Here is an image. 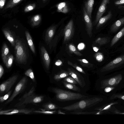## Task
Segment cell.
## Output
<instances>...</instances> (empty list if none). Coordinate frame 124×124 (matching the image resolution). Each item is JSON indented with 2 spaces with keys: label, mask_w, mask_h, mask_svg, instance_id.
I'll return each mask as SVG.
<instances>
[{
  "label": "cell",
  "mask_w": 124,
  "mask_h": 124,
  "mask_svg": "<svg viewBox=\"0 0 124 124\" xmlns=\"http://www.w3.org/2000/svg\"><path fill=\"white\" fill-rule=\"evenodd\" d=\"M18 77V75H14L2 83L0 86V93L8 92L16 82Z\"/></svg>",
  "instance_id": "cell-7"
},
{
  "label": "cell",
  "mask_w": 124,
  "mask_h": 124,
  "mask_svg": "<svg viewBox=\"0 0 124 124\" xmlns=\"http://www.w3.org/2000/svg\"><path fill=\"white\" fill-rule=\"evenodd\" d=\"M105 99L103 96L93 95L70 105L61 107V109L66 111H84L90 108H95L103 103Z\"/></svg>",
  "instance_id": "cell-1"
},
{
  "label": "cell",
  "mask_w": 124,
  "mask_h": 124,
  "mask_svg": "<svg viewBox=\"0 0 124 124\" xmlns=\"http://www.w3.org/2000/svg\"><path fill=\"white\" fill-rule=\"evenodd\" d=\"M28 44L32 52L34 53H35V47L32 38L29 32L26 31L25 32Z\"/></svg>",
  "instance_id": "cell-23"
},
{
  "label": "cell",
  "mask_w": 124,
  "mask_h": 124,
  "mask_svg": "<svg viewBox=\"0 0 124 124\" xmlns=\"http://www.w3.org/2000/svg\"><path fill=\"white\" fill-rule=\"evenodd\" d=\"M41 55L44 64L46 69L49 68L50 60L49 56L44 47L42 46L40 49Z\"/></svg>",
  "instance_id": "cell-12"
},
{
  "label": "cell",
  "mask_w": 124,
  "mask_h": 124,
  "mask_svg": "<svg viewBox=\"0 0 124 124\" xmlns=\"http://www.w3.org/2000/svg\"></svg>",
  "instance_id": "cell-53"
},
{
  "label": "cell",
  "mask_w": 124,
  "mask_h": 124,
  "mask_svg": "<svg viewBox=\"0 0 124 124\" xmlns=\"http://www.w3.org/2000/svg\"><path fill=\"white\" fill-rule=\"evenodd\" d=\"M69 76L73 78L77 82L83 91L85 93L88 90L89 85V79L85 78L80 73L71 68L67 69Z\"/></svg>",
  "instance_id": "cell-5"
},
{
  "label": "cell",
  "mask_w": 124,
  "mask_h": 124,
  "mask_svg": "<svg viewBox=\"0 0 124 124\" xmlns=\"http://www.w3.org/2000/svg\"><path fill=\"white\" fill-rule=\"evenodd\" d=\"M112 16V14L111 11H109L108 14L105 16L101 17L99 20L97 25V28L99 27L105 23L107 20L110 19Z\"/></svg>",
  "instance_id": "cell-24"
},
{
  "label": "cell",
  "mask_w": 124,
  "mask_h": 124,
  "mask_svg": "<svg viewBox=\"0 0 124 124\" xmlns=\"http://www.w3.org/2000/svg\"><path fill=\"white\" fill-rule=\"evenodd\" d=\"M114 4L116 5H119L124 4V0H117L115 2Z\"/></svg>",
  "instance_id": "cell-43"
},
{
  "label": "cell",
  "mask_w": 124,
  "mask_h": 124,
  "mask_svg": "<svg viewBox=\"0 0 124 124\" xmlns=\"http://www.w3.org/2000/svg\"><path fill=\"white\" fill-rule=\"evenodd\" d=\"M84 47L85 45L82 43L79 44L78 46V48L79 50H82Z\"/></svg>",
  "instance_id": "cell-46"
},
{
  "label": "cell",
  "mask_w": 124,
  "mask_h": 124,
  "mask_svg": "<svg viewBox=\"0 0 124 124\" xmlns=\"http://www.w3.org/2000/svg\"><path fill=\"white\" fill-rule=\"evenodd\" d=\"M110 0H103L97 13L95 20V23L98 22L107 8V5L109 3Z\"/></svg>",
  "instance_id": "cell-10"
},
{
  "label": "cell",
  "mask_w": 124,
  "mask_h": 124,
  "mask_svg": "<svg viewBox=\"0 0 124 124\" xmlns=\"http://www.w3.org/2000/svg\"><path fill=\"white\" fill-rule=\"evenodd\" d=\"M124 63V54L113 60L101 68L99 71L100 77L114 70Z\"/></svg>",
  "instance_id": "cell-4"
},
{
  "label": "cell",
  "mask_w": 124,
  "mask_h": 124,
  "mask_svg": "<svg viewBox=\"0 0 124 124\" xmlns=\"http://www.w3.org/2000/svg\"><path fill=\"white\" fill-rule=\"evenodd\" d=\"M52 91L55 94L57 100L61 102L81 100L93 95L86 93L72 92L57 88H53Z\"/></svg>",
  "instance_id": "cell-3"
},
{
  "label": "cell",
  "mask_w": 124,
  "mask_h": 124,
  "mask_svg": "<svg viewBox=\"0 0 124 124\" xmlns=\"http://www.w3.org/2000/svg\"><path fill=\"white\" fill-rule=\"evenodd\" d=\"M44 107L46 110H52L54 109H61V107L52 103H50L45 105Z\"/></svg>",
  "instance_id": "cell-27"
},
{
  "label": "cell",
  "mask_w": 124,
  "mask_h": 124,
  "mask_svg": "<svg viewBox=\"0 0 124 124\" xmlns=\"http://www.w3.org/2000/svg\"><path fill=\"white\" fill-rule=\"evenodd\" d=\"M34 87H32L30 90L29 92L28 93L26 94L25 95H24L23 97L22 98L20 99V100H21L23 99H24L28 97L29 96L32 95L34 92Z\"/></svg>",
  "instance_id": "cell-41"
},
{
  "label": "cell",
  "mask_w": 124,
  "mask_h": 124,
  "mask_svg": "<svg viewBox=\"0 0 124 124\" xmlns=\"http://www.w3.org/2000/svg\"><path fill=\"white\" fill-rule=\"evenodd\" d=\"M94 0H88L85 3V8L89 17L91 18V14Z\"/></svg>",
  "instance_id": "cell-20"
},
{
  "label": "cell",
  "mask_w": 124,
  "mask_h": 124,
  "mask_svg": "<svg viewBox=\"0 0 124 124\" xmlns=\"http://www.w3.org/2000/svg\"><path fill=\"white\" fill-rule=\"evenodd\" d=\"M124 24V17L116 21L111 26V31L113 32L117 31L119 28Z\"/></svg>",
  "instance_id": "cell-18"
},
{
  "label": "cell",
  "mask_w": 124,
  "mask_h": 124,
  "mask_svg": "<svg viewBox=\"0 0 124 124\" xmlns=\"http://www.w3.org/2000/svg\"><path fill=\"white\" fill-rule=\"evenodd\" d=\"M62 81L78 85L76 81L73 78L70 76H68L64 78Z\"/></svg>",
  "instance_id": "cell-32"
},
{
  "label": "cell",
  "mask_w": 124,
  "mask_h": 124,
  "mask_svg": "<svg viewBox=\"0 0 124 124\" xmlns=\"http://www.w3.org/2000/svg\"><path fill=\"white\" fill-rule=\"evenodd\" d=\"M83 14L87 31L90 37H91L92 36V24L90 18L88 14L85 7L83 8Z\"/></svg>",
  "instance_id": "cell-11"
},
{
  "label": "cell",
  "mask_w": 124,
  "mask_h": 124,
  "mask_svg": "<svg viewBox=\"0 0 124 124\" xmlns=\"http://www.w3.org/2000/svg\"><path fill=\"white\" fill-rule=\"evenodd\" d=\"M62 64V62L61 61L58 60H57L55 62V64L57 66H60Z\"/></svg>",
  "instance_id": "cell-47"
},
{
  "label": "cell",
  "mask_w": 124,
  "mask_h": 124,
  "mask_svg": "<svg viewBox=\"0 0 124 124\" xmlns=\"http://www.w3.org/2000/svg\"><path fill=\"white\" fill-rule=\"evenodd\" d=\"M25 75L30 78L33 81L35 79L33 73L31 69H29L27 70L25 73Z\"/></svg>",
  "instance_id": "cell-35"
},
{
  "label": "cell",
  "mask_w": 124,
  "mask_h": 124,
  "mask_svg": "<svg viewBox=\"0 0 124 124\" xmlns=\"http://www.w3.org/2000/svg\"><path fill=\"white\" fill-rule=\"evenodd\" d=\"M36 6V4L35 3L27 5L24 8V12H27L33 10L35 8Z\"/></svg>",
  "instance_id": "cell-37"
},
{
  "label": "cell",
  "mask_w": 124,
  "mask_h": 124,
  "mask_svg": "<svg viewBox=\"0 0 124 124\" xmlns=\"http://www.w3.org/2000/svg\"><path fill=\"white\" fill-rule=\"evenodd\" d=\"M105 39L104 38H99L96 39L95 42L100 45H101L105 43Z\"/></svg>",
  "instance_id": "cell-42"
},
{
  "label": "cell",
  "mask_w": 124,
  "mask_h": 124,
  "mask_svg": "<svg viewBox=\"0 0 124 124\" xmlns=\"http://www.w3.org/2000/svg\"><path fill=\"white\" fill-rule=\"evenodd\" d=\"M4 72V69L2 66L0 65V78L2 76Z\"/></svg>",
  "instance_id": "cell-44"
},
{
  "label": "cell",
  "mask_w": 124,
  "mask_h": 124,
  "mask_svg": "<svg viewBox=\"0 0 124 124\" xmlns=\"http://www.w3.org/2000/svg\"><path fill=\"white\" fill-rule=\"evenodd\" d=\"M95 88L97 90L107 87H113L120 90L124 88V74L122 72L100 77L96 80Z\"/></svg>",
  "instance_id": "cell-2"
},
{
  "label": "cell",
  "mask_w": 124,
  "mask_h": 124,
  "mask_svg": "<svg viewBox=\"0 0 124 124\" xmlns=\"http://www.w3.org/2000/svg\"><path fill=\"white\" fill-rule=\"evenodd\" d=\"M31 97L28 100V103H38L41 102L43 99L42 96H38Z\"/></svg>",
  "instance_id": "cell-31"
},
{
  "label": "cell",
  "mask_w": 124,
  "mask_h": 124,
  "mask_svg": "<svg viewBox=\"0 0 124 124\" xmlns=\"http://www.w3.org/2000/svg\"><path fill=\"white\" fill-rule=\"evenodd\" d=\"M61 82L65 87L67 89L79 93H84L80 87L76 85L68 83L63 81H62Z\"/></svg>",
  "instance_id": "cell-15"
},
{
  "label": "cell",
  "mask_w": 124,
  "mask_h": 124,
  "mask_svg": "<svg viewBox=\"0 0 124 124\" xmlns=\"http://www.w3.org/2000/svg\"><path fill=\"white\" fill-rule=\"evenodd\" d=\"M124 35V27L113 38L110 43V46H113Z\"/></svg>",
  "instance_id": "cell-21"
},
{
  "label": "cell",
  "mask_w": 124,
  "mask_h": 124,
  "mask_svg": "<svg viewBox=\"0 0 124 124\" xmlns=\"http://www.w3.org/2000/svg\"><path fill=\"white\" fill-rule=\"evenodd\" d=\"M58 114H66L63 112H62L60 110H59L58 111Z\"/></svg>",
  "instance_id": "cell-49"
},
{
  "label": "cell",
  "mask_w": 124,
  "mask_h": 124,
  "mask_svg": "<svg viewBox=\"0 0 124 124\" xmlns=\"http://www.w3.org/2000/svg\"><path fill=\"white\" fill-rule=\"evenodd\" d=\"M93 49L94 51L95 52H97L99 50V48L96 47H93Z\"/></svg>",
  "instance_id": "cell-48"
},
{
  "label": "cell",
  "mask_w": 124,
  "mask_h": 124,
  "mask_svg": "<svg viewBox=\"0 0 124 124\" xmlns=\"http://www.w3.org/2000/svg\"><path fill=\"white\" fill-rule=\"evenodd\" d=\"M31 110L26 109H16L12 110L11 111L8 112L3 113L1 115H9L19 113H23L25 114H28L31 112Z\"/></svg>",
  "instance_id": "cell-22"
},
{
  "label": "cell",
  "mask_w": 124,
  "mask_h": 124,
  "mask_svg": "<svg viewBox=\"0 0 124 124\" xmlns=\"http://www.w3.org/2000/svg\"><path fill=\"white\" fill-rule=\"evenodd\" d=\"M94 57L96 60L99 62L102 61L103 59V56L102 54L98 52L94 55Z\"/></svg>",
  "instance_id": "cell-39"
},
{
  "label": "cell",
  "mask_w": 124,
  "mask_h": 124,
  "mask_svg": "<svg viewBox=\"0 0 124 124\" xmlns=\"http://www.w3.org/2000/svg\"><path fill=\"white\" fill-rule=\"evenodd\" d=\"M26 78L23 77L15 87L14 92L10 98L6 102L8 103L12 101L14 98L24 89L26 83Z\"/></svg>",
  "instance_id": "cell-8"
},
{
  "label": "cell",
  "mask_w": 124,
  "mask_h": 124,
  "mask_svg": "<svg viewBox=\"0 0 124 124\" xmlns=\"http://www.w3.org/2000/svg\"><path fill=\"white\" fill-rule=\"evenodd\" d=\"M9 50L6 44L4 43L1 50V56L4 63L5 64V62L7 56L8 55Z\"/></svg>",
  "instance_id": "cell-26"
},
{
  "label": "cell",
  "mask_w": 124,
  "mask_h": 124,
  "mask_svg": "<svg viewBox=\"0 0 124 124\" xmlns=\"http://www.w3.org/2000/svg\"><path fill=\"white\" fill-rule=\"evenodd\" d=\"M56 7L57 8V11L58 12L66 13L69 11L67 4L65 2H61L57 4Z\"/></svg>",
  "instance_id": "cell-19"
},
{
  "label": "cell",
  "mask_w": 124,
  "mask_h": 124,
  "mask_svg": "<svg viewBox=\"0 0 124 124\" xmlns=\"http://www.w3.org/2000/svg\"><path fill=\"white\" fill-rule=\"evenodd\" d=\"M119 114H124V113H120Z\"/></svg>",
  "instance_id": "cell-51"
},
{
  "label": "cell",
  "mask_w": 124,
  "mask_h": 124,
  "mask_svg": "<svg viewBox=\"0 0 124 124\" xmlns=\"http://www.w3.org/2000/svg\"><path fill=\"white\" fill-rule=\"evenodd\" d=\"M14 57L12 54L8 55L6 59L5 65L7 68H9L11 66L13 63Z\"/></svg>",
  "instance_id": "cell-29"
},
{
  "label": "cell",
  "mask_w": 124,
  "mask_h": 124,
  "mask_svg": "<svg viewBox=\"0 0 124 124\" xmlns=\"http://www.w3.org/2000/svg\"><path fill=\"white\" fill-rule=\"evenodd\" d=\"M120 90L118 88L113 87H107L98 90V91L105 95L110 97Z\"/></svg>",
  "instance_id": "cell-13"
},
{
  "label": "cell",
  "mask_w": 124,
  "mask_h": 124,
  "mask_svg": "<svg viewBox=\"0 0 124 124\" xmlns=\"http://www.w3.org/2000/svg\"><path fill=\"white\" fill-rule=\"evenodd\" d=\"M15 49L17 62L19 63L25 64L27 58L26 52L22 42L18 39L15 40Z\"/></svg>",
  "instance_id": "cell-6"
},
{
  "label": "cell",
  "mask_w": 124,
  "mask_h": 124,
  "mask_svg": "<svg viewBox=\"0 0 124 124\" xmlns=\"http://www.w3.org/2000/svg\"><path fill=\"white\" fill-rule=\"evenodd\" d=\"M41 16L40 15L38 14L33 16L31 19L30 23L32 27H34L38 25L41 20Z\"/></svg>",
  "instance_id": "cell-25"
},
{
  "label": "cell",
  "mask_w": 124,
  "mask_h": 124,
  "mask_svg": "<svg viewBox=\"0 0 124 124\" xmlns=\"http://www.w3.org/2000/svg\"><path fill=\"white\" fill-rule=\"evenodd\" d=\"M120 7V8H122L123 9H124V6H121Z\"/></svg>",
  "instance_id": "cell-50"
},
{
  "label": "cell",
  "mask_w": 124,
  "mask_h": 124,
  "mask_svg": "<svg viewBox=\"0 0 124 124\" xmlns=\"http://www.w3.org/2000/svg\"><path fill=\"white\" fill-rule=\"evenodd\" d=\"M11 92V91L8 92L6 94L3 96L0 97V101L2 102L6 100L10 95Z\"/></svg>",
  "instance_id": "cell-40"
},
{
  "label": "cell",
  "mask_w": 124,
  "mask_h": 124,
  "mask_svg": "<svg viewBox=\"0 0 124 124\" xmlns=\"http://www.w3.org/2000/svg\"><path fill=\"white\" fill-rule=\"evenodd\" d=\"M56 25H53L50 27L46 31L45 36V41L47 43H49L53 38L56 28Z\"/></svg>",
  "instance_id": "cell-14"
},
{
  "label": "cell",
  "mask_w": 124,
  "mask_h": 124,
  "mask_svg": "<svg viewBox=\"0 0 124 124\" xmlns=\"http://www.w3.org/2000/svg\"><path fill=\"white\" fill-rule=\"evenodd\" d=\"M69 76L68 71L62 70L55 74L54 77V79L57 82L62 81L63 79Z\"/></svg>",
  "instance_id": "cell-17"
},
{
  "label": "cell",
  "mask_w": 124,
  "mask_h": 124,
  "mask_svg": "<svg viewBox=\"0 0 124 124\" xmlns=\"http://www.w3.org/2000/svg\"><path fill=\"white\" fill-rule=\"evenodd\" d=\"M69 48L70 50L77 55L81 56L82 54L78 51L75 47L72 44H70L69 45Z\"/></svg>",
  "instance_id": "cell-34"
},
{
  "label": "cell",
  "mask_w": 124,
  "mask_h": 124,
  "mask_svg": "<svg viewBox=\"0 0 124 124\" xmlns=\"http://www.w3.org/2000/svg\"><path fill=\"white\" fill-rule=\"evenodd\" d=\"M63 32L64 42H65L70 39L73 33V23L72 20H70L65 26Z\"/></svg>",
  "instance_id": "cell-9"
},
{
  "label": "cell",
  "mask_w": 124,
  "mask_h": 124,
  "mask_svg": "<svg viewBox=\"0 0 124 124\" xmlns=\"http://www.w3.org/2000/svg\"><path fill=\"white\" fill-rule=\"evenodd\" d=\"M23 0H10L5 7V9L12 8L21 2Z\"/></svg>",
  "instance_id": "cell-28"
},
{
  "label": "cell",
  "mask_w": 124,
  "mask_h": 124,
  "mask_svg": "<svg viewBox=\"0 0 124 124\" xmlns=\"http://www.w3.org/2000/svg\"><path fill=\"white\" fill-rule=\"evenodd\" d=\"M116 99H120L124 100V94L116 93L110 97V99L111 100Z\"/></svg>",
  "instance_id": "cell-36"
},
{
  "label": "cell",
  "mask_w": 124,
  "mask_h": 124,
  "mask_svg": "<svg viewBox=\"0 0 124 124\" xmlns=\"http://www.w3.org/2000/svg\"><path fill=\"white\" fill-rule=\"evenodd\" d=\"M6 0H0V9L3 8L5 3Z\"/></svg>",
  "instance_id": "cell-45"
},
{
  "label": "cell",
  "mask_w": 124,
  "mask_h": 124,
  "mask_svg": "<svg viewBox=\"0 0 124 124\" xmlns=\"http://www.w3.org/2000/svg\"><path fill=\"white\" fill-rule=\"evenodd\" d=\"M5 37L13 46H15V41L12 34L8 29H4L2 30Z\"/></svg>",
  "instance_id": "cell-16"
},
{
  "label": "cell",
  "mask_w": 124,
  "mask_h": 124,
  "mask_svg": "<svg viewBox=\"0 0 124 124\" xmlns=\"http://www.w3.org/2000/svg\"><path fill=\"white\" fill-rule=\"evenodd\" d=\"M67 63L69 65L74 68L78 71L86 75V73L81 67L69 61H68Z\"/></svg>",
  "instance_id": "cell-30"
},
{
  "label": "cell",
  "mask_w": 124,
  "mask_h": 124,
  "mask_svg": "<svg viewBox=\"0 0 124 124\" xmlns=\"http://www.w3.org/2000/svg\"><path fill=\"white\" fill-rule=\"evenodd\" d=\"M43 1H46V0H42Z\"/></svg>",
  "instance_id": "cell-52"
},
{
  "label": "cell",
  "mask_w": 124,
  "mask_h": 124,
  "mask_svg": "<svg viewBox=\"0 0 124 124\" xmlns=\"http://www.w3.org/2000/svg\"><path fill=\"white\" fill-rule=\"evenodd\" d=\"M35 112L37 113H43L44 114H55L56 113H58V111H57L55 110L54 111H50V110H48L47 111H38L36 110L34 111Z\"/></svg>",
  "instance_id": "cell-38"
},
{
  "label": "cell",
  "mask_w": 124,
  "mask_h": 124,
  "mask_svg": "<svg viewBox=\"0 0 124 124\" xmlns=\"http://www.w3.org/2000/svg\"><path fill=\"white\" fill-rule=\"evenodd\" d=\"M78 60L80 62L82 65L84 67L90 68L93 66V65L90 63L88 61L85 59H78Z\"/></svg>",
  "instance_id": "cell-33"
}]
</instances>
